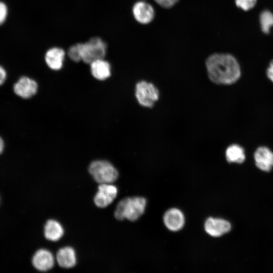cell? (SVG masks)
Segmentation results:
<instances>
[{"mask_svg":"<svg viewBox=\"0 0 273 273\" xmlns=\"http://www.w3.org/2000/svg\"><path fill=\"white\" fill-rule=\"evenodd\" d=\"M205 65L210 80L217 84H232L241 75L238 61L230 54H213L207 58Z\"/></svg>","mask_w":273,"mask_h":273,"instance_id":"cell-1","label":"cell"},{"mask_svg":"<svg viewBox=\"0 0 273 273\" xmlns=\"http://www.w3.org/2000/svg\"><path fill=\"white\" fill-rule=\"evenodd\" d=\"M146 206V200L143 197L125 198L118 203L114 212V216L119 220L127 219L134 221L143 215Z\"/></svg>","mask_w":273,"mask_h":273,"instance_id":"cell-2","label":"cell"},{"mask_svg":"<svg viewBox=\"0 0 273 273\" xmlns=\"http://www.w3.org/2000/svg\"><path fill=\"white\" fill-rule=\"evenodd\" d=\"M88 171L94 179L99 184H112L118 177L114 166L106 160H96L92 162Z\"/></svg>","mask_w":273,"mask_h":273,"instance_id":"cell-3","label":"cell"},{"mask_svg":"<svg viewBox=\"0 0 273 273\" xmlns=\"http://www.w3.org/2000/svg\"><path fill=\"white\" fill-rule=\"evenodd\" d=\"M107 52L106 42L99 36H94L82 42V61L87 64L105 58Z\"/></svg>","mask_w":273,"mask_h":273,"instance_id":"cell-4","label":"cell"},{"mask_svg":"<svg viewBox=\"0 0 273 273\" xmlns=\"http://www.w3.org/2000/svg\"><path fill=\"white\" fill-rule=\"evenodd\" d=\"M135 95L138 103L147 108H152L159 98L157 87L153 83L144 80L136 83Z\"/></svg>","mask_w":273,"mask_h":273,"instance_id":"cell-5","label":"cell"},{"mask_svg":"<svg viewBox=\"0 0 273 273\" xmlns=\"http://www.w3.org/2000/svg\"><path fill=\"white\" fill-rule=\"evenodd\" d=\"M132 14L136 22L142 25H147L153 20L155 12L152 5L141 0L133 4L132 7Z\"/></svg>","mask_w":273,"mask_h":273,"instance_id":"cell-6","label":"cell"},{"mask_svg":"<svg viewBox=\"0 0 273 273\" xmlns=\"http://www.w3.org/2000/svg\"><path fill=\"white\" fill-rule=\"evenodd\" d=\"M117 192V187L111 184H100L94 198L95 204L100 208L106 207L115 199Z\"/></svg>","mask_w":273,"mask_h":273,"instance_id":"cell-7","label":"cell"},{"mask_svg":"<svg viewBox=\"0 0 273 273\" xmlns=\"http://www.w3.org/2000/svg\"><path fill=\"white\" fill-rule=\"evenodd\" d=\"M66 53L62 48L53 47L47 50L44 61L47 66L53 70H60L64 64Z\"/></svg>","mask_w":273,"mask_h":273,"instance_id":"cell-8","label":"cell"},{"mask_svg":"<svg viewBox=\"0 0 273 273\" xmlns=\"http://www.w3.org/2000/svg\"><path fill=\"white\" fill-rule=\"evenodd\" d=\"M256 166L260 170L269 172L273 167V152L266 146L257 148L254 154Z\"/></svg>","mask_w":273,"mask_h":273,"instance_id":"cell-9","label":"cell"},{"mask_svg":"<svg viewBox=\"0 0 273 273\" xmlns=\"http://www.w3.org/2000/svg\"><path fill=\"white\" fill-rule=\"evenodd\" d=\"M37 84L34 80L22 76L14 85L15 93L24 99H28L34 96L37 90Z\"/></svg>","mask_w":273,"mask_h":273,"instance_id":"cell-10","label":"cell"},{"mask_svg":"<svg viewBox=\"0 0 273 273\" xmlns=\"http://www.w3.org/2000/svg\"><path fill=\"white\" fill-rule=\"evenodd\" d=\"M204 228L208 235L217 237L229 232L231 229V225L225 220L209 217L206 220Z\"/></svg>","mask_w":273,"mask_h":273,"instance_id":"cell-11","label":"cell"},{"mask_svg":"<svg viewBox=\"0 0 273 273\" xmlns=\"http://www.w3.org/2000/svg\"><path fill=\"white\" fill-rule=\"evenodd\" d=\"M185 216L183 212L177 208L167 210L163 216V221L166 228L173 232L181 230L185 224Z\"/></svg>","mask_w":273,"mask_h":273,"instance_id":"cell-12","label":"cell"},{"mask_svg":"<svg viewBox=\"0 0 273 273\" xmlns=\"http://www.w3.org/2000/svg\"><path fill=\"white\" fill-rule=\"evenodd\" d=\"M32 262L36 269L45 271L51 269L54 266V257L49 251L41 249L35 252Z\"/></svg>","mask_w":273,"mask_h":273,"instance_id":"cell-13","label":"cell"},{"mask_svg":"<svg viewBox=\"0 0 273 273\" xmlns=\"http://www.w3.org/2000/svg\"><path fill=\"white\" fill-rule=\"evenodd\" d=\"M89 65L91 73L95 78L103 80L110 76L111 65L105 58L95 60Z\"/></svg>","mask_w":273,"mask_h":273,"instance_id":"cell-14","label":"cell"},{"mask_svg":"<svg viewBox=\"0 0 273 273\" xmlns=\"http://www.w3.org/2000/svg\"><path fill=\"white\" fill-rule=\"evenodd\" d=\"M56 260L59 265L63 268L73 267L76 262L74 250L71 247L61 248L56 254Z\"/></svg>","mask_w":273,"mask_h":273,"instance_id":"cell-15","label":"cell"},{"mask_svg":"<svg viewBox=\"0 0 273 273\" xmlns=\"http://www.w3.org/2000/svg\"><path fill=\"white\" fill-rule=\"evenodd\" d=\"M64 234V230L61 224L53 219L48 220L44 226L45 238L52 241L60 240Z\"/></svg>","mask_w":273,"mask_h":273,"instance_id":"cell-16","label":"cell"},{"mask_svg":"<svg viewBox=\"0 0 273 273\" xmlns=\"http://www.w3.org/2000/svg\"><path fill=\"white\" fill-rule=\"evenodd\" d=\"M225 157L230 163H242L246 158L244 149L238 144H232L226 149Z\"/></svg>","mask_w":273,"mask_h":273,"instance_id":"cell-17","label":"cell"},{"mask_svg":"<svg viewBox=\"0 0 273 273\" xmlns=\"http://www.w3.org/2000/svg\"><path fill=\"white\" fill-rule=\"evenodd\" d=\"M259 20L262 31L268 33L273 26V14L268 10L263 11L260 15Z\"/></svg>","mask_w":273,"mask_h":273,"instance_id":"cell-18","label":"cell"},{"mask_svg":"<svg viewBox=\"0 0 273 273\" xmlns=\"http://www.w3.org/2000/svg\"><path fill=\"white\" fill-rule=\"evenodd\" d=\"M69 58L73 62L82 61V42H78L71 45L67 51Z\"/></svg>","mask_w":273,"mask_h":273,"instance_id":"cell-19","label":"cell"},{"mask_svg":"<svg viewBox=\"0 0 273 273\" xmlns=\"http://www.w3.org/2000/svg\"><path fill=\"white\" fill-rule=\"evenodd\" d=\"M257 0H235L236 6L244 11H248L256 5Z\"/></svg>","mask_w":273,"mask_h":273,"instance_id":"cell-20","label":"cell"},{"mask_svg":"<svg viewBox=\"0 0 273 273\" xmlns=\"http://www.w3.org/2000/svg\"><path fill=\"white\" fill-rule=\"evenodd\" d=\"M9 15V9L6 3L0 0V26L7 21Z\"/></svg>","mask_w":273,"mask_h":273,"instance_id":"cell-21","label":"cell"},{"mask_svg":"<svg viewBox=\"0 0 273 273\" xmlns=\"http://www.w3.org/2000/svg\"><path fill=\"white\" fill-rule=\"evenodd\" d=\"M158 5L165 9L174 6L179 0H154Z\"/></svg>","mask_w":273,"mask_h":273,"instance_id":"cell-22","label":"cell"},{"mask_svg":"<svg viewBox=\"0 0 273 273\" xmlns=\"http://www.w3.org/2000/svg\"><path fill=\"white\" fill-rule=\"evenodd\" d=\"M266 73L268 78L273 83V59L270 62Z\"/></svg>","mask_w":273,"mask_h":273,"instance_id":"cell-23","label":"cell"},{"mask_svg":"<svg viewBox=\"0 0 273 273\" xmlns=\"http://www.w3.org/2000/svg\"><path fill=\"white\" fill-rule=\"evenodd\" d=\"M7 73L3 67L0 65V85L6 80Z\"/></svg>","mask_w":273,"mask_h":273,"instance_id":"cell-24","label":"cell"},{"mask_svg":"<svg viewBox=\"0 0 273 273\" xmlns=\"http://www.w3.org/2000/svg\"><path fill=\"white\" fill-rule=\"evenodd\" d=\"M4 148V143L3 139L0 137V154H1Z\"/></svg>","mask_w":273,"mask_h":273,"instance_id":"cell-25","label":"cell"}]
</instances>
